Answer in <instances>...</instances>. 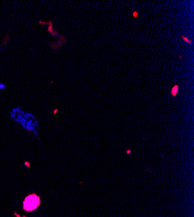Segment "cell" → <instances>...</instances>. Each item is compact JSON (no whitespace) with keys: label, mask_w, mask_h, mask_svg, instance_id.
<instances>
[{"label":"cell","mask_w":194,"mask_h":217,"mask_svg":"<svg viewBox=\"0 0 194 217\" xmlns=\"http://www.w3.org/2000/svg\"><path fill=\"white\" fill-rule=\"evenodd\" d=\"M178 85H175V86L172 88V96H176L177 93H178Z\"/></svg>","instance_id":"7a4b0ae2"},{"label":"cell","mask_w":194,"mask_h":217,"mask_svg":"<svg viewBox=\"0 0 194 217\" xmlns=\"http://www.w3.org/2000/svg\"><path fill=\"white\" fill-rule=\"evenodd\" d=\"M39 204V198L38 196L36 195H31L27 196L25 200V202H24V208L25 210L27 211H32L34 210L35 208H37Z\"/></svg>","instance_id":"6da1fadb"}]
</instances>
